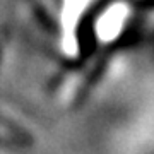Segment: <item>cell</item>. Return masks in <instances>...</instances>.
<instances>
[{"instance_id":"obj_2","label":"cell","mask_w":154,"mask_h":154,"mask_svg":"<svg viewBox=\"0 0 154 154\" xmlns=\"http://www.w3.org/2000/svg\"><path fill=\"white\" fill-rule=\"evenodd\" d=\"M93 0H65L62 11L63 26V46L69 53H75V26L82 12L91 5Z\"/></svg>"},{"instance_id":"obj_1","label":"cell","mask_w":154,"mask_h":154,"mask_svg":"<svg viewBox=\"0 0 154 154\" xmlns=\"http://www.w3.org/2000/svg\"><path fill=\"white\" fill-rule=\"evenodd\" d=\"M128 17V9L125 4H115L103 12V16L96 21V34L101 41H113L122 33L123 24Z\"/></svg>"}]
</instances>
